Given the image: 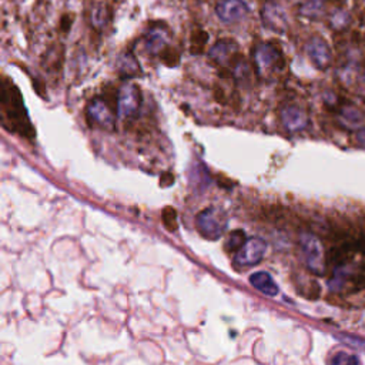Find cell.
Returning <instances> with one entry per match:
<instances>
[{
	"instance_id": "obj_20",
	"label": "cell",
	"mask_w": 365,
	"mask_h": 365,
	"mask_svg": "<svg viewBox=\"0 0 365 365\" xmlns=\"http://www.w3.org/2000/svg\"><path fill=\"white\" fill-rule=\"evenodd\" d=\"M350 25V14L342 9H335L328 16V26L334 32H344Z\"/></svg>"
},
{
	"instance_id": "obj_15",
	"label": "cell",
	"mask_w": 365,
	"mask_h": 365,
	"mask_svg": "<svg viewBox=\"0 0 365 365\" xmlns=\"http://www.w3.org/2000/svg\"><path fill=\"white\" fill-rule=\"evenodd\" d=\"M251 69H252L251 63L243 56L242 53H239L237 54V58L234 59V62L231 63L228 71L237 84L248 86L251 80Z\"/></svg>"
},
{
	"instance_id": "obj_14",
	"label": "cell",
	"mask_w": 365,
	"mask_h": 365,
	"mask_svg": "<svg viewBox=\"0 0 365 365\" xmlns=\"http://www.w3.org/2000/svg\"><path fill=\"white\" fill-rule=\"evenodd\" d=\"M337 117H338V123L346 130H357L362 126V115L351 103L341 104L338 107Z\"/></svg>"
},
{
	"instance_id": "obj_16",
	"label": "cell",
	"mask_w": 365,
	"mask_h": 365,
	"mask_svg": "<svg viewBox=\"0 0 365 365\" xmlns=\"http://www.w3.org/2000/svg\"><path fill=\"white\" fill-rule=\"evenodd\" d=\"M116 67H117V73L120 75V78L124 80L134 79L137 78V75H140L139 60L136 59V56L132 51L123 53L117 60Z\"/></svg>"
},
{
	"instance_id": "obj_11",
	"label": "cell",
	"mask_w": 365,
	"mask_h": 365,
	"mask_svg": "<svg viewBox=\"0 0 365 365\" xmlns=\"http://www.w3.org/2000/svg\"><path fill=\"white\" fill-rule=\"evenodd\" d=\"M261 21L264 26L272 32L284 33L288 26L285 9L274 0H267L261 8Z\"/></svg>"
},
{
	"instance_id": "obj_2",
	"label": "cell",
	"mask_w": 365,
	"mask_h": 365,
	"mask_svg": "<svg viewBox=\"0 0 365 365\" xmlns=\"http://www.w3.org/2000/svg\"><path fill=\"white\" fill-rule=\"evenodd\" d=\"M252 67L259 78L272 75L274 71L285 67V59L281 49L272 42H264L252 49Z\"/></svg>"
},
{
	"instance_id": "obj_9",
	"label": "cell",
	"mask_w": 365,
	"mask_h": 365,
	"mask_svg": "<svg viewBox=\"0 0 365 365\" xmlns=\"http://www.w3.org/2000/svg\"><path fill=\"white\" fill-rule=\"evenodd\" d=\"M280 120L284 129L290 133H300L309 124L308 113L296 103H285L280 108Z\"/></svg>"
},
{
	"instance_id": "obj_24",
	"label": "cell",
	"mask_w": 365,
	"mask_h": 365,
	"mask_svg": "<svg viewBox=\"0 0 365 365\" xmlns=\"http://www.w3.org/2000/svg\"><path fill=\"white\" fill-rule=\"evenodd\" d=\"M358 75V69H357V64L351 60L346 62L341 69H340V78L342 82H345L346 84H351L355 78Z\"/></svg>"
},
{
	"instance_id": "obj_18",
	"label": "cell",
	"mask_w": 365,
	"mask_h": 365,
	"mask_svg": "<svg viewBox=\"0 0 365 365\" xmlns=\"http://www.w3.org/2000/svg\"><path fill=\"white\" fill-rule=\"evenodd\" d=\"M298 13L308 21H318L325 13V0H300Z\"/></svg>"
},
{
	"instance_id": "obj_5",
	"label": "cell",
	"mask_w": 365,
	"mask_h": 365,
	"mask_svg": "<svg viewBox=\"0 0 365 365\" xmlns=\"http://www.w3.org/2000/svg\"><path fill=\"white\" fill-rule=\"evenodd\" d=\"M116 108L108 104L103 97L91 99L86 106V120L90 127L104 132H113L116 129Z\"/></svg>"
},
{
	"instance_id": "obj_1",
	"label": "cell",
	"mask_w": 365,
	"mask_h": 365,
	"mask_svg": "<svg viewBox=\"0 0 365 365\" xmlns=\"http://www.w3.org/2000/svg\"><path fill=\"white\" fill-rule=\"evenodd\" d=\"M0 113L6 130L29 140L34 139L36 132L29 119L23 96L19 87L8 76H3L2 87H0Z\"/></svg>"
},
{
	"instance_id": "obj_29",
	"label": "cell",
	"mask_w": 365,
	"mask_h": 365,
	"mask_svg": "<svg viewBox=\"0 0 365 365\" xmlns=\"http://www.w3.org/2000/svg\"><path fill=\"white\" fill-rule=\"evenodd\" d=\"M357 140H358L360 144L365 145V127H364V129H360V130H358V133H357Z\"/></svg>"
},
{
	"instance_id": "obj_4",
	"label": "cell",
	"mask_w": 365,
	"mask_h": 365,
	"mask_svg": "<svg viewBox=\"0 0 365 365\" xmlns=\"http://www.w3.org/2000/svg\"><path fill=\"white\" fill-rule=\"evenodd\" d=\"M197 231L207 240H218L227 230V215L217 207H207L196 215Z\"/></svg>"
},
{
	"instance_id": "obj_31",
	"label": "cell",
	"mask_w": 365,
	"mask_h": 365,
	"mask_svg": "<svg viewBox=\"0 0 365 365\" xmlns=\"http://www.w3.org/2000/svg\"><path fill=\"white\" fill-rule=\"evenodd\" d=\"M364 112H365V104H364Z\"/></svg>"
},
{
	"instance_id": "obj_27",
	"label": "cell",
	"mask_w": 365,
	"mask_h": 365,
	"mask_svg": "<svg viewBox=\"0 0 365 365\" xmlns=\"http://www.w3.org/2000/svg\"><path fill=\"white\" fill-rule=\"evenodd\" d=\"M340 338H341L344 342L350 344V345H353V346H357V349H360L361 351L365 353V340L358 338V337H351V335H341Z\"/></svg>"
},
{
	"instance_id": "obj_12",
	"label": "cell",
	"mask_w": 365,
	"mask_h": 365,
	"mask_svg": "<svg viewBox=\"0 0 365 365\" xmlns=\"http://www.w3.org/2000/svg\"><path fill=\"white\" fill-rule=\"evenodd\" d=\"M239 53H240L239 45H237L234 40L222 39L211 46V49L209 50V56L217 66L228 70Z\"/></svg>"
},
{
	"instance_id": "obj_21",
	"label": "cell",
	"mask_w": 365,
	"mask_h": 365,
	"mask_svg": "<svg viewBox=\"0 0 365 365\" xmlns=\"http://www.w3.org/2000/svg\"><path fill=\"white\" fill-rule=\"evenodd\" d=\"M207 40H209L207 32H204L202 29H196L191 33V38H190V51L193 54H203L204 46L207 45Z\"/></svg>"
},
{
	"instance_id": "obj_22",
	"label": "cell",
	"mask_w": 365,
	"mask_h": 365,
	"mask_svg": "<svg viewBox=\"0 0 365 365\" xmlns=\"http://www.w3.org/2000/svg\"><path fill=\"white\" fill-rule=\"evenodd\" d=\"M248 239L246 237V233L243 230H234L228 234L226 240V250L228 252H237L247 242Z\"/></svg>"
},
{
	"instance_id": "obj_3",
	"label": "cell",
	"mask_w": 365,
	"mask_h": 365,
	"mask_svg": "<svg viewBox=\"0 0 365 365\" xmlns=\"http://www.w3.org/2000/svg\"><path fill=\"white\" fill-rule=\"evenodd\" d=\"M143 103L141 89L132 82L124 83L116 96V115L123 121H132L139 116Z\"/></svg>"
},
{
	"instance_id": "obj_7",
	"label": "cell",
	"mask_w": 365,
	"mask_h": 365,
	"mask_svg": "<svg viewBox=\"0 0 365 365\" xmlns=\"http://www.w3.org/2000/svg\"><path fill=\"white\" fill-rule=\"evenodd\" d=\"M266 251H267V243L263 239H260V237H251V239H248L246 244L235 252L233 266L237 270L257 266L264 259Z\"/></svg>"
},
{
	"instance_id": "obj_30",
	"label": "cell",
	"mask_w": 365,
	"mask_h": 365,
	"mask_svg": "<svg viewBox=\"0 0 365 365\" xmlns=\"http://www.w3.org/2000/svg\"><path fill=\"white\" fill-rule=\"evenodd\" d=\"M361 82L365 86V67H364V71H362V75H361Z\"/></svg>"
},
{
	"instance_id": "obj_28",
	"label": "cell",
	"mask_w": 365,
	"mask_h": 365,
	"mask_svg": "<svg viewBox=\"0 0 365 365\" xmlns=\"http://www.w3.org/2000/svg\"><path fill=\"white\" fill-rule=\"evenodd\" d=\"M73 19H75V17H73L71 14H66L62 17V30L63 32H69L70 27H71V23H73Z\"/></svg>"
},
{
	"instance_id": "obj_17",
	"label": "cell",
	"mask_w": 365,
	"mask_h": 365,
	"mask_svg": "<svg viewBox=\"0 0 365 365\" xmlns=\"http://www.w3.org/2000/svg\"><path fill=\"white\" fill-rule=\"evenodd\" d=\"M250 284L255 290H259L260 293H263L264 296L274 297V296L279 294V285L276 284V281L272 280V277L270 276V274L266 272V271L254 272L252 276L250 277Z\"/></svg>"
},
{
	"instance_id": "obj_26",
	"label": "cell",
	"mask_w": 365,
	"mask_h": 365,
	"mask_svg": "<svg viewBox=\"0 0 365 365\" xmlns=\"http://www.w3.org/2000/svg\"><path fill=\"white\" fill-rule=\"evenodd\" d=\"M158 56H160V59L163 60L164 64H166V66H170V67L177 66L178 62H180V53H178L176 49L169 47V46H167L166 49H164V50L158 54Z\"/></svg>"
},
{
	"instance_id": "obj_19",
	"label": "cell",
	"mask_w": 365,
	"mask_h": 365,
	"mask_svg": "<svg viewBox=\"0 0 365 365\" xmlns=\"http://www.w3.org/2000/svg\"><path fill=\"white\" fill-rule=\"evenodd\" d=\"M110 21V8L106 3H96L90 10V23L95 29L102 30Z\"/></svg>"
},
{
	"instance_id": "obj_6",
	"label": "cell",
	"mask_w": 365,
	"mask_h": 365,
	"mask_svg": "<svg viewBox=\"0 0 365 365\" xmlns=\"http://www.w3.org/2000/svg\"><path fill=\"white\" fill-rule=\"evenodd\" d=\"M300 247L308 270L317 274V276H322L325 272V257L321 242L314 234L303 233L300 235Z\"/></svg>"
},
{
	"instance_id": "obj_23",
	"label": "cell",
	"mask_w": 365,
	"mask_h": 365,
	"mask_svg": "<svg viewBox=\"0 0 365 365\" xmlns=\"http://www.w3.org/2000/svg\"><path fill=\"white\" fill-rule=\"evenodd\" d=\"M161 222L169 231H176L178 228L177 211L173 207H166L161 211Z\"/></svg>"
},
{
	"instance_id": "obj_13",
	"label": "cell",
	"mask_w": 365,
	"mask_h": 365,
	"mask_svg": "<svg viewBox=\"0 0 365 365\" xmlns=\"http://www.w3.org/2000/svg\"><path fill=\"white\" fill-rule=\"evenodd\" d=\"M170 32L164 25H152L144 36V47L150 54H160L167 47Z\"/></svg>"
},
{
	"instance_id": "obj_10",
	"label": "cell",
	"mask_w": 365,
	"mask_h": 365,
	"mask_svg": "<svg viewBox=\"0 0 365 365\" xmlns=\"http://www.w3.org/2000/svg\"><path fill=\"white\" fill-rule=\"evenodd\" d=\"M215 14L226 25H235L244 21L248 14V6L244 0H217Z\"/></svg>"
},
{
	"instance_id": "obj_8",
	"label": "cell",
	"mask_w": 365,
	"mask_h": 365,
	"mask_svg": "<svg viewBox=\"0 0 365 365\" xmlns=\"http://www.w3.org/2000/svg\"><path fill=\"white\" fill-rule=\"evenodd\" d=\"M305 53L318 70H327L333 63V51L325 39L318 34H313L305 43Z\"/></svg>"
},
{
	"instance_id": "obj_25",
	"label": "cell",
	"mask_w": 365,
	"mask_h": 365,
	"mask_svg": "<svg viewBox=\"0 0 365 365\" xmlns=\"http://www.w3.org/2000/svg\"><path fill=\"white\" fill-rule=\"evenodd\" d=\"M328 365H361V364L357 355L349 354L345 351H340L330 360V364Z\"/></svg>"
}]
</instances>
